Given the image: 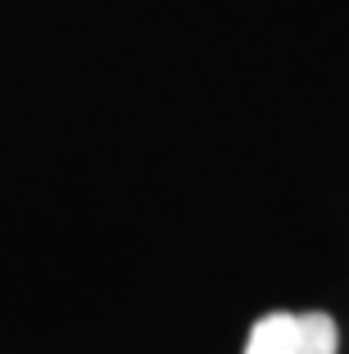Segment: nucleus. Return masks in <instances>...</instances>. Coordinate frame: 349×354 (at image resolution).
Masks as SVG:
<instances>
[{
	"label": "nucleus",
	"mask_w": 349,
	"mask_h": 354,
	"mask_svg": "<svg viewBox=\"0 0 349 354\" xmlns=\"http://www.w3.org/2000/svg\"><path fill=\"white\" fill-rule=\"evenodd\" d=\"M304 318V350L308 354H340V323L327 309H299Z\"/></svg>",
	"instance_id": "f03ea898"
},
{
	"label": "nucleus",
	"mask_w": 349,
	"mask_h": 354,
	"mask_svg": "<svg viewBox=\"0 0 349 354\" xmlns=\"http://www.w3.org/2000/svg\"><path fill=\"white\" fill-rule=\"evenodd\" d=\"M240 354H308L304 350V318L299 309H267L245 332Z\"/></svg>",
	"instance_id": "f257e3e1"
}]
</instances>
